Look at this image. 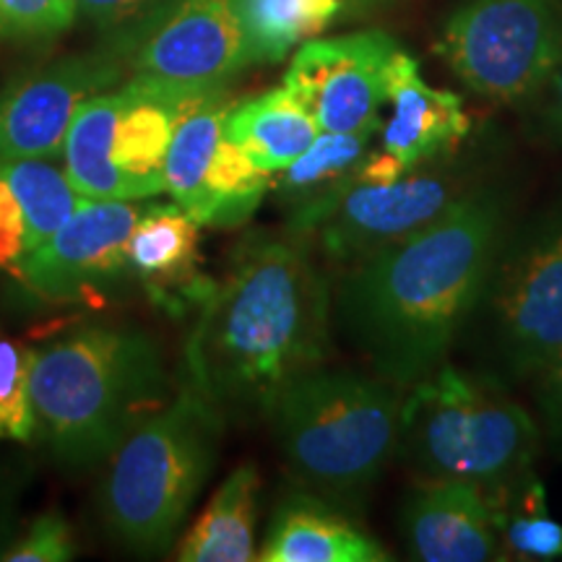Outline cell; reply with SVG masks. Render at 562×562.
Masks as SVG:
<instances>
[{
    "instance_id": "cell-21",
    "label": "cell",
    "mask_w": 562,
    "mask_h": 562,
    "mask_svg": "<svg viewBox=\"0 0 562 562\" xmlns=\"http://www.w3.org/2000/svg\"><path fill=\"white\" fill-rule=\"evenodd\" d=\"M261 505V474L256 463H240L214 492L199 521L182 539L178 560L248 562L256 560V524Z\"/></svg>"
},
{
    "instance_id": "cell-9",
    "label": "cell",
    "mask_w": 562,
    "mask_h": 562,
    "mask_svg": "<svg viewBox=\"0 0 562 562\" xmlns=\"http://www.w3.org/2000/svg\"><path fill=\"white\" fill-rule=\"evenodd\" d=\"M562 45V0H461L435 53L472 94L526 110Z\"/></svg>"
},
{
    "instance_id": "cell-14",
    "label": "cell",
    "mask_w": 562,
    "mask_h": 562,
    "mask_svg": "<svg viewBox=\"0 0 562 562\" xmlns=\"http://www.w3.org/2000/svg\"><path fill=\"white\" fill-rule=\"evenodd\" d=\"M123 63L102 50L34 68L0 89V161L55 159L83 100L115 87Z\"/></svg>"
},
{
    "instance_id": "cell-20",
    "label": "cell",
    "mask_w": 562,
    "mask_h": 562,
    "mask_svg": "<svg viewBox=\"0 0 562 562\" xmlns=\"http://www.w3.org/2000/svg\"><path fill=\"white\" fill-rule=\"evenodd\" d=\"M224 131L269 175L292 165L321 133L313 112L286 83L232 104Z\"/></svg>"
},
{
    "instance_id": "cell-6",
    "label": "cell",
    "mask_w": 562,
    "mask_h": 562,
    "mask_svg": "<svg viewBox=\"0 0 562 562\" xmlns=\"http://www.w3.org/2000/svg\"><path fill=\"white\" fill-rule=\"evenodd\" d=\"M562 349V195L508 222L459 339L467 368L529 389Z\"/></svg>"
},
{
    "instance_id": "cell-13",
    "label": "cell",
    "mask_w": 562,
    "mask_h": 562,
    "mask_svg": "<svg viewBox=\"0 0 562 562\" xmlns=\"http://www.w3.org/2000/svg\"><path fill=\"white\" fill-rule=\"evenodd\" d=\"M146 201H87L11 273L42 300L83 302L133 279L128 243Z\"/></svg>"
},
{
    "instance_id": "cell-27",
    "label": "cell",
    "mask_w": 562,
    "mask_h": 562,
    "mask_svg": "<svg viewBox=\"0 0 562 562\" xmlns=\"http://www.w3.org/2000/svg\"><path fill=\"white\" fill-rule=\"evenodd\" d=\"M533 419L542 435V451L562 461V349L529 383Z\"/></svg>"
},
{
    "instance_id": "cell-5",
    "label": "cell",
    "mask_w": 562,
    "mask_h": 562,
    "mask_svg": "<svg viewBox=\"0 0 562 562\" xmlns=\"http://www.w3.org/2000/svg\"><path fill=\"white\" fill-rule=\"evenodd\" d=\"M533 414L508 385L453 360L404 391L398 459L419 480H459L487 495L537 472Z\"/></svg>"
},
{
    "instance_id": "cell-17",
    "label": "cell",
    "mask_w": 562,
    "mask_h": 562,
    "mask_svg": "<svg viewBox=\"0 0 562 562\" xmlns=\"http://www.w3.org/2000/svg\"><path fill=\"white\" fill-rule=\"evenodd\" d=\"M128 258L133 279L167 313L203 305L216 286L201 273L199 224L175 201L146 203L131 232Z\"/></svg>"
},
{
    "instance_id": "cell-10",
    "label": "cell",
    "mask_w": 562,
    "mask_h": 562,
    "mask_svg": "<svg viewBox=\"0 0 562 562\" xmlns=\"http://www.w3.org/2000/svg\"><path fill=\"white\" fill-rule=\"evenodd\" d=\"M497 172L501 151L487 140L469 138L459 149L409 167L393 180H355L311 240L328 261L351 266L427 227Z\"/></svg>"
},
{
    "instance_id": "cell-32",
    "label": "cell",
    "mask_w": 562,
    "mask_h": 562,
    "mask_svg": "<svg viewBox=\"0 0 562 562\" xmlns=\"http://www.w3.org/2000/svg\"><path fill=\"white\" fill-rule=\"evenodd\" d=\"M11 518H13V505H11V490H5L0 484V554L9 550L11 539Z\"/></svg>"
},
{
    "instance_id": "cell-16",
    "label": "cell",
    "mask_w": 562,
    "mask_h": 562,
    "mask_svg": "<svg viewBox=\"0 0 562 562\" xmlns=\"http://www.w3.org/2000/svg\"><path fill=\"white\" fill-rule=\"evenodd\" d=\"M389 108L378 146L404 170L459 149L472 138V117L461 97L430 87L419 63L402 47L389 66Z\"/></svg>"
},
{
    "instance_id": "cell-33",
    "label": "cell",
    "mask_w": 562,
    "mask_h": 562,
    "mask_svg": "<svg viewBox=\"0 0 562 562\" xmlns=\"http://www.w3.org/2000/svg\"><path fill=\"white\" fill-rule=\"evenodd\" d=\"M344 3H347V5H351V3H357V5H368V3H381V0H344Z\"/></svg>"
},
{
    "instance_id": "cell-30",
    "label": "cell",
    "mask_w": 562,
    "mask_h": 562,
    "mask_svg": "<svg viewBox=\"0 0 562 562\" xmlns=\"http://www.w3.org/2000/svg\"><path fill=\"white\" fill-rule=\"evenodd\" d=\"M524 112L529 115L539 138L562 149V45L542 91Z\"/></svg>"
},
{
    "instance_id": "cell-31",
    "label": "cell",
    "mask_w": 562,
    "mask_h": 562,
    "mask_svg": "<svg viewBox=\"0 0 562 562\" xmlns=\"http://www.w3.org/2000/svg\"><path fill=\"white\" fill-rule=\"evenodd\" d=\"M165 3L170 0H76V13L112 32L144 19L146 13L161 9Z\"/></svg>"
},
{
    "instance_id": "cell-7",
    "label": "cell",
    "mask_w": 562,
    "mask_h": 562,
    "mask_svg": "<svg viewBox=\"0 0 562 562\" xmlns=\"http://www.w3.org/2000/svg\"><path fill=\"white\" fill-rule=\"evenodd\" d=\"M227 419L182 385L110 456L102 516L125 547L159 552L172 542L214 472Z\"/></svg>"
},
{
    "instance_id": "cell-29",
    "label": "cell",
    "mask_w": 562,
    "mask_h": 562,
    "mask_svg": "<svg viewBox=\"0 0 562 562\" xmlns=\"http://www.w3.org/2000/svg\"><path fill=\"white\" fill-rule=\"evenodd\" d=\"M26 256V216L0 167V269L13 271Z\"/></svg>"
},
{
    "instance_id": "cell-2",
    "label": "cell",
    "mask_w": 562,
    "mask_h": 562,
    "mask_svg": "<svg viewBox=\"0 0 562 562\" xmlns=\"http://www.w3.org/2000/svg\"><path fill=\"white\" fill-rule=\"evenodd\" d=\"M334 286L311 237L252 232L237 245L186 344L188 385L227 417H266L273 398L331 355Z\"/></svg>"
},
{
    "instance_id": "cell-18",
    "label": "cell",
    "mask_w": 562,
    "mask_h": 562,
    "mask_svg": "<svg viewBox=\"0 0 562 562\" xmlns=\"http://www.w3.org/2000/svg\"><path fill=\"white\" fill-rule=\"evenodd\" d=\"M263 562H385L391 552L355 521V513L336 508L318 495L290 492L273 510L261 552Z\"/></svg>"
},
{
    "instance_id": "cell-19",
    "label": "cell",
    "mask_w": 562,
    "mask_h": 562,
    "mask_svg": "<svg viewBox=\"0 0 562 562\" xmlns=\"http://www.w3.org/2000/svg\"><path fill=\"white\" fill-rule=\"evenodd\" d=\"M375 136L370 133H328L300 154L292 165L271 175L269 191L284 211L286 229L313 237L344 193L355 186Z\"/></svg>"
},
{
    "instance_id": "cell-4",
    "label": "cell",
    "mask_w": 562,
    "mask_h": 562,
    "mask_svg": "<svg viewBox=\"0 0 562 562\" xmlns=\"http://www.w3.org/2000/svg\"><path fill=\"white\" fill-rule=\"evenodd\" d=\"M402 404L398 385L323 364L286 385L266 417L297 487L360 513L398 459Z\"/></svg>"
},
{
    "instance_id": "cell-8",
    "label": "cell",
    "mask_w": 562,
    "mask_h": 562,
    "mask_svg": "<svg viewBox=\"0 0 562 562\" xmlns=\"http://www.w3.org/2000/svg\"><path fill=\"white\" fill-rule=\"evenodd\" d=\"M201 94L206 91L133 76L117 91L83 100L63 146L76 191L89 201H149L165 193L175 125Z\"/></svg>"
},
{
    "instance_id": "cell-1",
    "label": "cell",
    "mask_w": 562,
    "mask_h": 562,
    "mask_svg": "<svg viewBox=\"0 0 562 562\" xmlns=\"http://www.w3.org/2000/svg\"><path fill=\"white\" fill-rule=\"evenodd\" d=\"M516 211V186L497 172L427 227L344 266L334 323L378 378L406 391L453 360Z\"/></svg>"
},
{
    "instance_id": "cell-23",
    "label": "cell",
    "mask_w": 562,
    "mask_h": 562,
    "mask_svg": "<svg viewBox=\"0 0 562 562\" xmlns=\"http://www.w3.org/2000/svg\"><path fill=\"white\" fill-rule=\"evenodd\" d=\"M344 9V0H240L252 66L284 60L307 40L321 37Z\"/></svg>"
},
{
    "instance_id": "cell-28",
    "label": "cell",
    "mask_w": 562,
    "mask_h": 562,
    "mask_svg": "<svg viewBox=\"0 0 562 562\" xmlns=\"http://www.w3.org/2000/svg\"><path fill=\"white\" fill-rule=\"evenodd\" d=\"M74 558V537L66 518L58 513H45L30 526V531L9 544V550L0 554L5 562H63Z\"/></svg>"
},
{
    "instance_id": "cell-3",
    "label": "cell",
    "mask_w": 562,
    "mask_h": 562,
    "mask_svg": "<svg viewBox=\"0 0 562 562\" xmlns=\"http://www.w3.org/2000/svg\"><path fill=\"white\" fill-rule=\"evenodd\" d=\"M30 385L34 438L74 467L110 459L172 398L157 344L117 326H81L34 349Z\"/></svg>"
},
{
    "instance_id": "cell-22",
    "label": "cell",
    "mask_w": 562,
    "mask_h": 562,
    "mask_svg": "<svg viewBox=\"0 0 562 562\" xmlns=\"http://www.w3.org/2000/svg\"><path fill=\"white\" fill-rule=\"evenodd\" d=\"M505 560L562 562V521L552 516L537 472L490 495Z\"/></svg>"
},
{
    "instance_id": "cell-12",
    "label": "cell",
    "mask_w": 562,
    "mask_h": 562,
    "mask_svg": "<svg viewBox=\"0 0 562 562\" xmlns=\"http://www.w3.org/2000/svg\"><path fill=\"white\" fill-rule=\"evenodd\" d=\"M398 42L381 30L307 40L284 81L313 112L321 131L378 136L389 108V66Z\"/></svg>"
},
{
    "instance_id": "cell-15",
    "label": "cell",
    "mask_w": 562,
    "mask_h": 562,
    "mask_svg": "<svg viewBox=\"0 0 562 562\" xmlns=\"http://www.w3.org/2000/svg\"><path fill=\"white\" fill-rule=\"evenodd\" d=\"M398 531L412 560H505L487 492L459 480H419L404 495Z\"/></svg>"
},
{
    "instance_id": "cell-26",
    "label": "cell",
    "mask_w": 562,
    "mask_h": 562,
    "mask_svg": "<svg viewBox=\"0 0 562 562\" xmlns=\"http://www.w3.org/2000/svg\"><path fill=\"white\" fill-rule=\"evenodd\" d=\"M76 0H0V40L45 42L74 24Z\"/></svg>"
},
{
    "instance_id": "cell-11",
    "label": "cell",
    "mask_w": 562,
    "mask_h": 562,
    "mask_svg": "<svg viewBox=\"0 0 562 562\" xmlns=\"http://www.w3.org/2000/svg\"><path fill=\"white\" fill-rule=\"evenodd\" d=\"M108 53L133 76L180 89H227L252 66L240 0H170L112 30Z\"/></svg>"
},
{
    "instance_id": "cell-25",
    "label": "cell",
    "mask_w": 562,
    "mask_h": 562,
    "mask_svg": "<svg viewBox=\"0 0 562 562\" xmlns=\"http://www.w3.org/2000/svg\"><path fill=\"white\" fill-rule=\"evenodd\" d=\"M32 362L34 347L0 334V440L34 438Z\"/></svg>"
},
{
    "instance_id": "cell-24",
    "label": "cell",
    "mask_w": 562,
    "mask_h": 562,
    "mask_svg": "<svg viewBox=\"0 0 562 562\" xmlns=\"http://www.w3.org/2000/svg\"><path fill=\"white\" fill-rule=\"evenodd\" d=\"M0 167L24 209L26 252L50 240L74 211L89 201L76 191L66 167L60 170L53 159H11L0 161Z\"/></svg>"
}]
</instances>
